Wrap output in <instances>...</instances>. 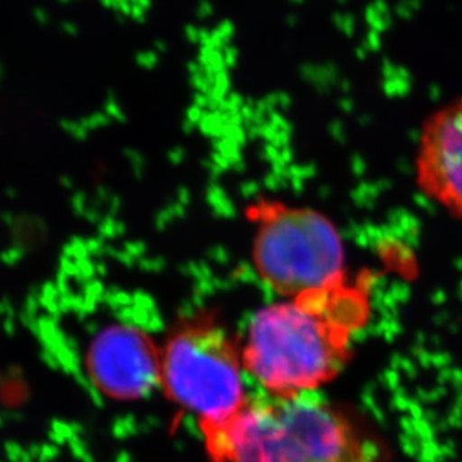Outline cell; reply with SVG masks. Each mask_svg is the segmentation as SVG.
Listing matches in <instances>:
<instances>
[{"mask_svg":"<svg viewBox=\"0 0 462 462\" xmlns=\"http://www.w3.org/2000/svg\"><path fill=\"white\" fill-rule=\"evenodd\" d=\"M366 311V298L345 283L266 307L250 323L245 370L271 395L316 391L345 366Z\"/></svg>","mask_w":462,"mask_h":462,"instance_id":"cell-1","label":"cell"},{"mask_svg":"<svg viewBox=\"0 0 462 462\" xmlns=\"http://www.w3.org/2000/svg\"><path fill=\"white\" fill-rule=\"evenodd\" d=\"M201 431L211 462H377L356 428L314 391L247 397L234 418Z\"/></svg>","mask_w":462,"mask_h":462,"instance_id":"cell-2","label":"cell"},{"mask_svg":"<svg viewBox=\"0 0 462 462\" xmlns=\"http://www.w3.org/2000/svg\"><path fill=\"white\" fill-rule=\"evenodd\" d=\"M257 273L286 297L345 283V247L336 225L307 207L270 206L259 214Z\"/></svg>","mask_w":462,"mask_h":462,"instance_id":"cell-3","label":"cell"},{"mask_svg":"<svg viewBox=\"0 0 462 462\" xmlns=\"http://www.w3.org/2000/svg\"><path fill=\"white\" fill-rule=\"evenodd\" d=\"M161 384L201 428L227 422L247 400L236 346L206 320L186 323L170 337L162 352Z\"/></svg>","mask_w":462,"mask_h":462,"instance_id":"cell-4","label":"cell"},{"mask_svg":"<svg viewBox=\"0 0 462 462\" xmlns=\"http://www.w3.org/2000/svg\"><path fill=\"white\" fill-rule=\"evenodd\" d=\"M93 383L116 400H136L161 384L162 354L147 334L111 325L93 338L88 355Z\"/></svg>","mask_w":462,"mask_h":462,"instance_id":"cell-5","label":"cell"},{"mask_svg":"<svg viewBox=\"0 0 462 462\" xmlns=\"http://www.w3.org/2000/svg\"><path fill=\"white\" fill-rule=\"evenodd\" d=\"M416 181L430 199L462 218V97L437 109L423 125Z\"/></svg>","mask_w":462,"mask_h":462,"instance_id":"cell-6","label":"cell"}]
</instances>
